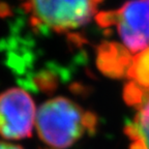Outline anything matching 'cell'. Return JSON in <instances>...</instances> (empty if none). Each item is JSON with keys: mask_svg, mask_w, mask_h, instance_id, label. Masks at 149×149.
<instances>
[{"mask_svg": "<svg viewBox=\"0 0 149 149\" xmlns=\"http://www.w3.org/2000/svg\"><path fill=\"white\" fill-rule=\"evenodd\" d=\"M96 117L64 96L51 98L36 112L35 127L42 142L53 149H66L92 133Z\"/></svg>", "mask_w": 149, "mask_h": 149, "instance_id": "6da1fadb", "label": "cell"}, {"mask_svg": "<svg viewBox=\"0 0 149 149\" xmlns=\"http://www.w3.org/2000/svg\"><path fill=\"white\" fill-rule=\"evenodd\" d=\"M104 0H23V6L34 27L57 33L87 25L97 16Z\"/></svg>", "mask_w": 149, "mask_h": 149, "instance_id": "7a4b0ae2", "label": "cell"}, {"mask_svg": "<svg viewBox=\"0 0 149 149\" xmlns=\"http://www.w3.org/2000/svg\"><path fill=\"white\" fill-rule=\"evenodd\" d=\"M95 19L104 27H115L119 45L130 55L149 47V0H128L116 9L100 12Z\"/></svg>", "mask_w": 149, "mask_h": 149, "instance_id": "3957f363", "label": "cell"}, {"mask_svg": "<svg viewBox=\"0 0 149 149\" xmlns=\"http://www.w3.org/2000/svg\"><path fill=\"white\" fill-rule=\"evenodd\" d=\"M36 112L33 98L23 89L15 87L0 93V136L10 141L30 138Z\"/></svg>", "mask_w": 149, "mask_h": 149, "instance_id": "277c9868", "label": "cell"}, {"mask_svg": "<svg viewBox=\"0 0 149 149\" xmlns=\"http://www.w3.org/2000/svg\"><path fill=\"white\" fill-rule=\"evenodd\" d=\"M125 98L137 109L133 122L126 127L132 149H149V90L127 85Z\"/></svg>", "mask_w": 149, "mask_h": 149, "instance_id": "5b68a950", "label": "cell"}, {"mask_svg": "<svg viewBox=\"0 0 149 149\" xmlns=\"http://www.w3.org/2000/svg\"><path fill=\"white\" fill-rule=\"evenodd\" d=\"M125 74L134 86L149 90V47L132 57Z\"/></svg>", "mask_w": 149, "mask_h": 149, "instance_id": "8992f818", "label": "cell"}, {"mask_svg": "<svg viewBox=\"0 0 149 149\" xmlns=\"http://www.w3.org/2000/svg\"><path fill=\"white\" fill-rule=\"evenodd\" d=\"M0 149H24L22 146L15 143L7 142V141H2L0 140Z\"/></svg>", "mask_w": 149, "mask_h": 149, "instance_id": "52a82bcc", "label": "cell"}]
</instances>
